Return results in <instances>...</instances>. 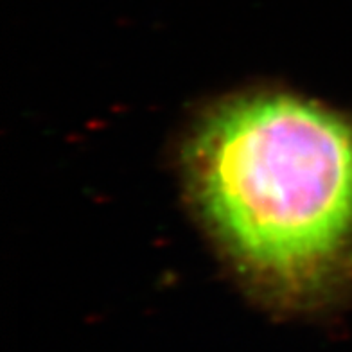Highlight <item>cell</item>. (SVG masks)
<instances>
[{"instance_id":"cell-1","label":"cell","mask_w":352,"mask_h":352,"mask_svg":"<svg viewBox=\"0 0 352 352\" xmlns=\"http://www.w3.org/2000/svg\"><path fill=\"white\" fill-rule=\"evenodd\" d=\"M201 212L289 309L318 306L352 261V119L266 94L223 104L190 142Z\"/></svg>"}]
</instances>
